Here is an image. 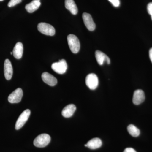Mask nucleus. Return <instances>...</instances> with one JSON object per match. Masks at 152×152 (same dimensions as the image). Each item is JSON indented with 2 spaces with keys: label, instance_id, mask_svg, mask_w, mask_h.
Segmentation results:
<instances>
[{
  "label": "nucleus",
  "instance_id": "7",
  "mask_svg": "<svg viewBox=\"0 0 152 152\" xmlns=\"http://www.w3.org/2000/svg\"><path fill=\"white\" fill-rule=\"evenodd\" d=\"M23 96V90L20 88H18L9 95L8 99L10 103H18L21 101Z\"/></svg>",
  "mask_w": 152,
  "mask_h": 152
},
{
  "label": "nucleus",
  "instance_id": "21",
  "mask_svg": "<svg viewBox=\"0 0 152 152\" xmlns=\"http://www.w3.org/2000/svg\"><path fill=\"white\" fill-rule=\"evenodd\" d=\"M147 10H148V13L151 15L152 20V2L149 3L147 6Z\"/></svg>",
  "mask_w": 152,
  "mask_h": 152
},
{
  "label": "nucleus",
  "instance_id": "18",
  "mask_svg": "<svg viewBox=\"0 0 152 152\" xmlns=\"http://www.w3.org/2000/svg\"><path fill=\"white\" fill-rule=\"evenodd\" d=\"M128 132L133 137H138L140 134V130L134 125L130 124L127 127Z\"/></svg>",
  "mask_w": 152,
  "mask_h": 152
},
{
  "label": "nucleus",
  "instance_id": "11",
  "mask_svg": "<svg viewBox=\"0 0 152 152\" xmlns=\"http://www.w3.org/2000/svg\"><path fill=\"white\" fill-rule=\"evenodd\" d=\"M42 78L45 83L51 86H56L58 83L57 79L55 77L47 72H45L42 74Z\"/></svg>",
  "mask_w": 152,
  "mask_h": 152
},
{
  "label": "nucleus",
  "instance_id": "3",
  "mask_svg": "<svg viewBox=\"0 0 152 152\" xmlns=\"http://www.w3.org/2000/svg\"><path fill=\"white\" fill-rule=\"evenodd\" d=\"M37 28L39 31L47 36H54L56 33L54 27L47 23H39L38 25Z\"/></svg>",
  "mask_w": 152,
  "mask_h": 152
},
{
  "label": "nucleus",
  "instance_id": "13",
  "mask_svg": "<svg viewBox=\"0 0 152 152\" xmlns=\"http://www.w3.org/2000/svg\"><path fill=\"white\" fill-rule=\"evenodd\" d=\"M76 110V106L73 104L68 105L63 109L62 115L65 118H70L73 115Z\"/></svg>",
  "mask_w": 152,
  "mask_h": 152
},
{
  "label": "nucleus",
  "instance_id": "22",
  "mask_svg": "<svg viewBox=\"0 0 152 152\" xmlns=\"http://www.w3.org/2000/svg\"><path fill=\"white\" fill-rule=\"evenodd\" d=\"M124 152H137L136 151L132 148H128L125 149Z\"/></svg>",
  "mask_w": 152,
  "mask_h": 152
},
{
  "label": "nucleus",
  "instance_id": "9",
  "mask_svg": "<svg viewBox=\"0 0 152 152\" xmlns=\"http://www.w3.org/2000/svg\"><path fill=\"white\" fill-rule=\"evenodd\" d=\"M145 93L142 90H137L134 92L132 101L134 104H140L145 101Z\"/></svg>",
  "mask_w": 152,
  "mask_h": 152
},
{
  "label": "nucleus",
  "instance_id": "24",
  "mask_svg": "<svg viewBox=\"0 0 152 152\" xmlns=\"http://www.w3.org/2000/svg\"><path fill=\"white\" fill-rule=\"evenodd\" d=\"M13 53L12 52H11V55H12Z\"/></svg>",
  "mask_w": 152,
  "mask_h": 152
},
{
  "label": "nucleus",
  "instance_id": "10",
  "mask_svg": "<svg viewBox=\"0 0 152 152\" xmlns=\"http://www.w3.org/2000/svg\"><path fill=\"white\" fill-rule=\"evenodd\" d=\"M12 66L10 61L8 59L5 61L4 64V74L6 80H10L13 75Z\"/></svg>",
  "mask_w": 152,
  "mask_h": 152
},
{
  "label": "nucleus",
  "instance_id": "17",
  "mask_svg": "<svg viewBox=\"0 0 152 152\" xmlns=\"http://www.w3.org/2000/svg\"><path fill=\"white\" fill-rule=\"evenodd\" d=\"M65 5L66 9L72 15H76L78 13L77 7L74 0H65Z\"/></svg>",
  "mask_w": 152,
  "mask_h": 152
},
{
  "label": "nucleus",
  "instance_id": "20",
  "mask_svg": "<svg viewBox=\"0 0 152 152\" xmlns=\"http://www.w3.org/2000/svg\"><path fill=\"white\" fill-rule=\"evenodd\" d=\"M111 3L113 6L115 7H118L120 6V1L119 0H108Z\"/></svg>",
  "mask_w": 152,
  "mask_h": 152
},
{
  "label": "nucleus",
  "instance_id": "19",
  "mask_svg": "<svg viewBox=\"0 0 152 152\" xmlns=\"http://www.w3.org/2000/svg\"><path fill=\"white\" fill-rule=\"evenodd\" d=\"M23 0H11L8 4V6L10 7H12L20 4L21 2Z\"/></svg>",
  "mask_w": 152,
  "mask_h": 152
},
{
  "label": "nucleus",
  "instance_id": "4",
  "mask_svg": "<svg viewBox=\"0 0 152 152\" xmlns=\"http://www.w3.org/2000/svg\"><path fill=\"white\" fill-rule=\"evenodd\" d=\"M51 68L57 73L62 75L64 74L67 69V64L64 59L60 60L58 62L53 63Z\"/></svg>",
  "mask_w": 152,
  "mask_h": 152
},
{
  "label": "nucleus",
  "instance_id": "23",
  "mask_svg": "<svg viewBox=\"0 0 152 152\" xmlns=\"http://www.w3.org/2000/svg\"><path fill=\"white\" fill-rule=\"evenodd\" d=\"M149 57L152 63V48L150 49L149 50Z\"/></svg>",
  "mask_w": 152,
  "mask_h": 152
},
{
  "label": "nucleus",
  "instance_id": "25",
  "mask_svg": "<svg viewBox=\"0 0 152 152\" xmlns=\"http://www.w3.org/2000/svg\"><path fill=\"white\" fill-rule=\"evenodd\" d=\"M4 0H0V1H3Z\"/></svg>",
  "mask_w": 152,
  "mask_h": 152
},
{
  "label": "nucleus",
  "instance_id": "12",
  "mask_svg": "<svg viewBox=\"0 0 152 152\" xmlns=\"http://www.w3.org/2000/svg\"><path fill=\"white\" fill-rule=\"evenodd\" d=\"M95 56L97 61L100 65H103L104 62H106L108 64L110 63V58L105 54L100 51H96L95 52Z\"/></svg>",
  "mask_w": 152,
  "mask_h": 152
},
{
  "label": "nucleus",
  "instance_id": "2",
  "mask_svg": "<svg viewBox=\"0 0 152 152\" xmlns=\"http://www.w3.org/2000/svg\"><path fill=\"white\" fill-rule=\"evenodd\" d=\"M50 140L51 137L49 135L46 134H41L35 139L34 144L35 146L38 148H44L48 145Z\"/></svg>",
  "mask_w": 152,
  "mask_h": 152
},
{
  "label": "nucleus",
  "instance_id": "5",
  "mask_svg": "<svg viewBox=\"0 0 152 152\" xmlns=\"http://www.w3.org/2000/svg\"><path fill=\"white\" fill-rule=\"evenodd\" d=\"M86 83L87 86L91 90H95L99 85V79L95 74H90L87 75L86 79Z\"/></svg>",
  "mask_w": 152,
  "mask_h": 152
},
{
  "label": "nucleus",
  "instance_id": "8",
  "mask_svg": "<svg viewBox=\"0 0 152 152\" xmlns=\"http://www.w3.org/2000/svg\"><path fill=\"white\" fill-rule=\"evenodd\" d=\"M83 19L85 26L89 31H94L95 29L96 25L90 14L86 12L83 13Z\"/></svg>",
  "mask_w": 152,
  "mask_h": 152
},
{
  "label": "nucleus",
  "instance_id": "6",
  "mask_svg": "<svg viewBox=\"0 0 152 152\" xmlns=\"http://www.w3.org/2000/svg\"><path fill=\"white\" fill-rule=\"evenodd\" d=\"M30 114H31V111L29 109L25 110L22 113L16 123V129H20L25 125L28 121V119L29 118Z\"/></svg>",
  "mask_w": 152,
  "mask_h": 152
},
{
  "label": "nucleus",
  "instance_id": "1",
  "mask_svg": "<svg viewBox=\"0 0 152 152\" xmlns=\"http://www.w3.org/2000/svg\"><path fill=\"white\" fill-rule=\"evenodd\" d=\"M67 41L71 51L74 54L78 53L80 48L79 39L74 34H69L67 37Z\"/></svg>",
  "mask_w": 152,
  "mask_h": 152
},
{
  "label": "nucleus",
  "instance_id": "16",
  "mask_svg": "<svg viewBox=\"0 0 152 152\" xmlns=\"http://www.w3.org/2000/svg\"><path fill=\"white\" fill-rule=\"evenodd\" d=\"M40 5V0H33L29 4L26 5V9L28 12L31 13L37 10Z\"/></svg>",
  "mask_w": 152,
  "mask_h": 152
},
{
  "label": "nucleus",
  "instance_id": "14",
  "mask_svg": "<svg viewBox=\"0 0 152 152\" xmlns=\"http://www.w3.org/2000/svg\"><path fill=\"white\" fill-rule=\"evenodd\" d=\"M102 144V143L100 139L98 138H94L89 141L85 146L91 149L94 150L100 148Z\"/></svg>",
  "mask_w": 152,
  "mask_h": 152
},
{
  "label": "nucleus",
  "instance_id": "15",
  "mask_svg": "<svg viewBox=\"0 0 152 152\" xmlns=\"http://www.w3.org/2000/svg\"><path fill=\"white\" fill-rule=\"evenodd\" d=\"M23 53V46L22 43H17L14 47L13 50V55L14 57L17 59H19L22 58Z\"/></svg>",
  "mask_w": 152,
  "mask_h": 152
}]
</instances>
